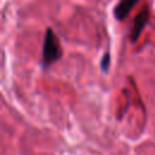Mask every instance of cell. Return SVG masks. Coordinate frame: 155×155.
Segmentation results:
<instances>
[{"label": "cell", "mask_w": 155, "mask_h": 155, "mask_svg": "<svg viewBox=\"0 0 155 155\" xmlns=\"http://www.w3.org/2000/svg\"><path fill=\"white\" fill-rule=\"evenodd\" d=\"M62 57V47L59 40L57 39L52 28H47L45 31L44 45H42V57H41V67L44 69L51 67Z\"/></svg>", "instance_id": "1"}, {"label": "cell", "mask_w": 155, "mask_h": 155, "mask_svg": "<svg viewBox=\"0 0 155 155\" xmlns=\"http://www.w3.org/2000/svg\"><path fill=\"white\" fill-rule=\"evenodd\" d=\"M149 17H150V11H149L148 6H144L137 13V16L133 19V25H132V29H131V35H130L131 42H136L138 40L139 35L142 34L143 29L145 28V25L149 21Z\"/></svg>", "instance_id": "2"}, {"label": "cell", "mask_w": 155, "mask_h": 155, "mask_svg": "<svg viewBox=\"0 0 155 155\" xmlns=\"http://www.w3.org/2000/svg\"><path fill=\"white\" fill-rule=\"evenodd\" d=\"M139 0H120L114 8V17L117 21H124L128 17L132 8L138 4Z\"/></svg>", "instance_id": "3"}, {"label": "cell", "mask_w": 155, "mask_h": 155, "mask_svg": "<svg viewBox=\"0 0 155 155\" xmlns=\"http://www.w3.org/2000/svg\"><path fill=\"white\" fill-rule=\"evenodd\" d=\"M109 65H110V53L109 52H105L103 58L101 59V69L103 73H107L108 69H109Z\"/></svg>", "instance_id": "4"}]
</instances>
